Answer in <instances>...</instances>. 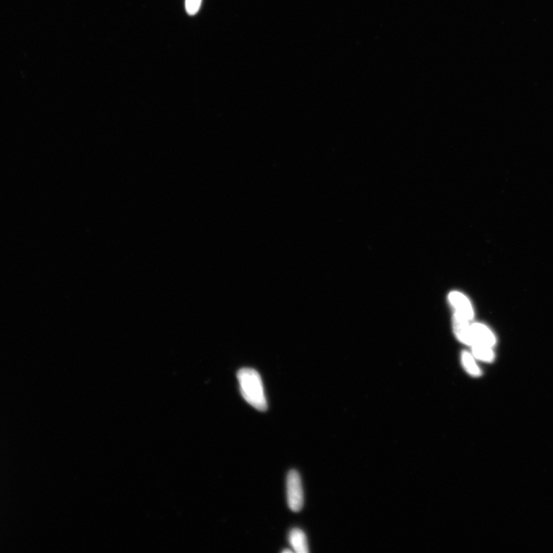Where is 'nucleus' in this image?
Here are the masks:
<instances>
[{
	"label": "nucleus",
	"mask_w": 553,
	"mask_h": 553,
	"mask_svg": "<svg viewBox=\"0 0 553 553\" xmlns=\"http://www.w3.org/2000/svg\"><path fill=\"white\" fill-rule=\"evenodd\" d=\"M237 377L244 399L257 411H267V403L260 375L254 369L242 368L238 371Z\"/></svg>",
	"instance_id": "f257e3e1"
},
{
	"label": "nucleus",
	"mask_w": 553,
	"mask_h": 553,
	"mask_svg": "<svg viewBox=\"0 0 553 553\" xmlns=\"http://www.w3.org/2000/svg\"><path fill=\"white\" fill-rule=\"evenodd\" d=\"M287 496L289 508L293 512H299L304 505V492L300 475L291 470L287 478Z\"/></svg>",
	"instance_id": "f03ea898"
},
{
	"label": "nucleus",
	"mask_w": 553,
	"mask_h": 553,
	"mask_svg": "<svg viewBox=\"0 0 553 553\" xmlns=\"http://www.w3.org/2000/svg\"><path fill=\"white\" fill-rule=\"evenodd\" d=\"M453 322L457 338L466 344L473 345L475 344L472 327L468 324V320L456 312Z\"/></svg>",
	"instance_id": "7ed1b4c3"
},
{
	"label": "nucleus",
	"mask_w": 553,
	"mask_h": 553,
	"mask_svg": "<svg viewBox=\"0 0 553 553\" xmlns=\"http://www.w3.org/2000/svg\"><path fill=\"white\" fill-rule=\"evenodd\" d=\"M449 301L456 309V312L464 317L466 320L473 319V310L468 298L459 292H452L449 296Z\"/></svg>",
	"instance_id": "20e7f679"
},
{
	"label": "nucleus",
	"mask_w": 553,
	"mask_h": 553,
	"mask_svg": "<svg viewBox=\"0 0 553 553\" xmlns=\"http://www.w3.org/2000/svg\"><path fill=\"white\" fill-rule=\"evenodd\" d=\"M475 339V343H481L492 347L496 344V339L494 334L488 329L486 326L481 324H474L471 326Z\"/></svg>",
	"instance_id": "39448f33"
},
{
	"label": "nucleus",
	"mask_w": 553,
	"mask_h": 553,
	"mask_svg": "<svg viewBox=\"0 0 553 553\" xmlns=\"http://www.w3.org/2000/svg\"><path fill=\"white\" fill-rule=\"evenodd\" d=\"M289 542L293 550L298 553H308L309 552L306 535L300 529H293L290 532Z\"/></svg>",
	"instance_id": "423d86ee"
},
{
	"label": "nucleus",
	"mask_w": 553,
	"mask_h": 553,
	"mask_svg": "<svg viewBox=\"0 0 553 553\" xmlns=\"http://www.w3.org/2000/svg\"><path fill=\"white\" fill-rule=\"evenodd\" d=\"M473 352L475 356L484 361H492L494 358L492 347L487 344L478 342L473 344Z\"/></svg>",
	"instance_id": "0eeeda50"
},
{
	"label": "nucleus",
	"mask_w": 553,
	"mask_h": 553,
	"mask_svg": "<svg viewBox=\"0 0 553 553\" xmlns=\"http://www.w3.org/2000/svg\"><path fill=\"white\" fill-rule=\"evenodd\" d=\"M463 365L466 370L473 376H480V370L475 363L470 353L464 351L462 354Z\"/></svg>",
	"instance_id": "6e6552de"
},
{
	"label": "nucleus",
	"mask_w": 553,
	"mask_h": 553,
	"mask_svg": "<svg viewBox=\"0 0 553 553\" xmlns=\"http://www.w3.org/2000/svg\"><path fill=\"white\" fill-rule=\"evenodd\" d=\"M202 0H186V10L188 15L195 16L200 11Z\"/></svg>",
	"instance_id": "1a4fd4ad"
},
{
	"label": "nucleus",
	"mask_w": 553,
	"mask_h": 553,
	"mask_svg": "<svg viewBox=\"0 0 553 553\" xmlns=\"http://www.w3.org/2000/svg\"><path fill=\"white\" fill-rule=\"evenodd\" d=\"M282 552L283 553H284V552H292V551H291L290 549H286V550H284Z\"/></svg>",
	"instance_id": "9d476101"
}]
</instances>
